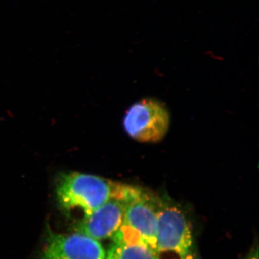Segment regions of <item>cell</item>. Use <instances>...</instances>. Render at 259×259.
<instances>
[{
	"mask_svg": "<svg viewBox=\"0 0 259 259\" xmlns=\"http://www.w3.org/2000/svg\"><path fill=\"white\" fill-rule=\"evenodd\" d=\"M105 259H158L139 234L123 225L112 237Z\"/></svg>",
	"mask_w": 259,
	"mask_h": 259,
	"instance_id": "52a82bcc",
	"label": "cell"
},
{
	"mask_svg": "<svg viewBox=\"0 0 259 259\" xmlns=\"http://www.w3.org/2000/svg\"><path fill=\"white\" fill-rule=\"evenodd\" d=\"M158 259H199L190 220L179 206L158 197Z\"/></svg>",
	"mask_w": 259,
	"mask_h": 259,
	"instance_id": "7a4b0ae2",
	"label": "cell"
},
{
	"mask_svg": "<svg viewBox=\"0 0 259 259\" xmlns=\"http://www.w3.org/2000/svg\"><path fill=\"white\" fill-rule=\"evenodd\" d=\"M170 116L161 102L144 99L136 102L126 112L124 129L132 139L139 142L156 143L166 136Z\"/></svg>",
	"mask_w": 259,
	"mask_h": 259,
	"instance_id": "3957f363",
	"label": "cell"
},
{
	"mask_svg": "<svg viewBox=\"0 0 259 259\" xmlns=\"http://www.w3.org/2000/svg\"><path fill=\"white\" fill-rule=\"evenodd\" d=\"M127 202L121 198H112L91 214L81 218L76 225V233L96 241L112 238L123 223Z\"/></svg>",
	"mask_w": 259,
	"mask_h": 259,
	"instance_id": "8992f818",
	"label": "cell"
},
{
	"mask_svg": "<svg viewBox=\"0 0 259 259\" xmlns=\"http://www.w3.org/2000/svg\"><path fill=\"white\" fill-rule=\"evenodd\" d=\"M244 259H258V250L257 247L252 248Z\"/></svg>",
	"mask_w": 259,
	"mask_h": 259,
	"instance_id": "ba28073f",
	"label": "cell"
},
{
	"mask_svg": "<svg viewBox=\"0 0 259 259\" xmlns=\"http://www.w3.org/2000/svg\"><path fill=\"white\" fill-rule=\"evenodd\" d=\"M126 185L96 175L62 173L56 178V197L64 212L77 213L81 220L110 199L122 198Z\"/></svg>",
	"mask_w": 259,
	"mask_h": 259,
	"instance_id": "6da1fadb",
	"label": "cell"
},
{
	"mask_svg": "<svg viewBox=\"0 0 259 259\" xmlns=\"http://www.w3.org/2000/svg\"><path fill=\"white\" fill-rule=\"evenodd\" d=\"M106 252L100 241L81 233H51L40 259H105Z\"/></svg>",
	"mask_w": 259,
	"mask_h": 259,
	"instance_id": "5b68a950",
	"label": "cell"
},
{
	"mask_svg": "<svg viewBox=\"0 0 259 259\" xmlns=\"http://www.w3.org/2000/svg\"><path fill=\"white\" fill-rule=\"evenodd\" d=\"M158 197L144 190L127 202L122 225L136 232L156 254Z\"/></svg>",
	"mask_w": 259,
	"mask_h": 259,
	"instance_id": "277c9868",
	"label": "cell"
}]
</instances>
